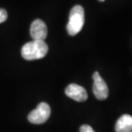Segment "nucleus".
Returning <instances> with one entry per match:
<instances>
[{
	"instance_id": "obj_2",
	"label": "nucleus",
	"mask_w": 132,
	"mask_h": 132,
	"mask_svg": "<svg viewBox=\"0 0 132 132\" xmlns=\"http://www.w3.org/2000/svg\"><path fill=\"white\" fill-rule=\"evenodd\" d=\"M85 24V10L81 5H75L70 12L67 30L71 36H74L81 30Z\"/></svg>"
},
{
	"instance_id": "obj_8",
	"label": "nucleus",
	"mask_w": 132,
	"mask_h": 132,
	"mask_svg": "<svg viewBox=\"0 0 132 132\" xmlns=\"http://www.w3.org/2000/svg\"><path fill=\"white\" fill-rule=\"evenodd\" d=\"M7 19V13L5 9L0 8V24L5 22Z\"/></svg>"
},
{
	"instance_id": "obj_6",
	"label": "nucleus",
	"mask_w": 132,
	"mask_h": 132,
	"mask_svg": "<svg viewBox=\"0 0 132 132\" xmlns=\"http://www.w3.org/2000/svg\"><path fill=\"white\" fill-rule=\"evenodd\" d=\"M65 95L79 102H83L87 99V93L83 87L76 84H71L65 88Z\"/></svg>"
},
{
	"instance_id": "obj_10",
	"label": "nucleus",
	"mask_w": 132,
	"mask_h": 132,
	"mask_svg": "<svg viewBox=\"0 0 132 132\" xmlns=\"http://www.w3.org/2000/svg\"><path fill=\"white\" fill-rule=\"evenodd\" d=\"M98 1H100V2H104L105 0H98Z\"/></svg>"
},
{
	"instance_id": "obj_7",
	"label": "nucleus",
	"mask_w": 132,
	"mask_h": 132,
	"mask_svg": "<svg viewBox=\"0 0 132 132\" xmlns=\"http://www.w3.org/2000/svg\"><path fill=\"white\" fill-rule=\"evenodd\" d=\"M116 132H132V116L123 114L115 124Z\"/></svg>"
},
{
	"instance_id": "obj_5",
	"label": "nucleus",
	"mask_w": 132,
	"mask_h": 132,
	"mask_svg": "<svg viewBox=\"0 0 132 132\" xmlns=\"http://www.w3.org/2000/svg\"><path fill=\"white\" fill-rule=\"evenodd\" d=\"M48 34L46 24L40 19H36L30 26V35L33 40H44Z\"/></svg>"
},
{
	"instance_id": "obj_9",
	"label": "nucleus",
	"mask_w": 132,
	"mask_h": 132,
	"mask_svg": "<svg viewBox=\"0 0 132 132\" xmlns=\"http://www.w3.org/2000/svg\"><path fill=\"white\" fill-rule=\"evenodd\" d=\"M80 132H95L89 125H82L79 128Z\"/></svg>"
},
{
	"instance_id": "obj_1",
	"label": "nucleus",
	"mask_w": 132,
	"mask_h": 132,
	"mask_svg": "<svg viewBox=\"0 0 132 132\" xmlns=\"http://www.w3.org/2000/svg\"><path fill=\"white\" fill-rule=\"evenodd\" d=\"M48 52V46L44 40H32L23 46L21 56L27 60H35L43 58Z\"/></svg>"
},
{
	"instance_id": "obj_3",
	"label": "nucleus",
	"mask_w": 132,
	"mask_h": 132,
	"mask_svg": "<svg viewBox=\"0 0 132 132\" xmlns=\"http://www.w3.org/2000/svg\"><path fill=\"white\" fill-rule=\"evenodd\" d=\"M51 108L47 103L42 102L38 104L37 108L32 110L28 115L29 121L33 124H42L50 117Z\"/></svg>"
},
{
	"instance_id": "obj_4",
	"label": "nucleus",
	"mask_w": 132,
	"mask_h": 132,
	"mask_svg": "<svg viewBox=\"0 0 132 132\" xmlns=\"http://www.w3.org/2000/svg\"><path fill=\"white\" fill-rule=\"evenodd\" d=\"M93 93L95 96L100 101H104L109 96L108 86L104 80L101 78L98 72H95L93 75Z\"/></svg>"
}]
</instances>
